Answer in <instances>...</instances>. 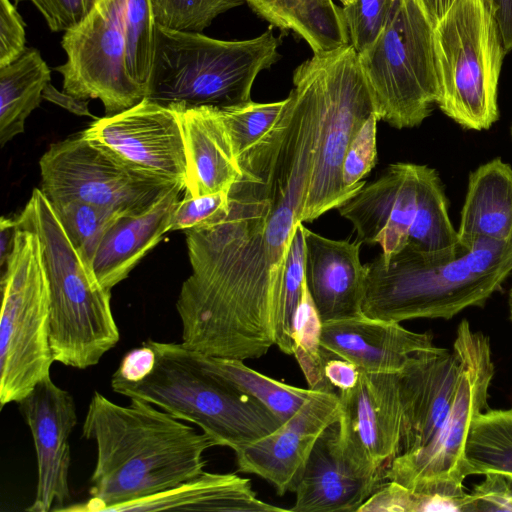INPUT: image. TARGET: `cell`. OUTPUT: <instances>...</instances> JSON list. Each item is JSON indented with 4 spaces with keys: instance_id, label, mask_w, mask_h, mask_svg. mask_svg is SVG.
<instances>
[{
    "instance_id": "obj_1",
    "label": "cell",
    "mask_w": 512,
    "mask_h": 512,
    "mask_svg": "<svg viewBox=\"0 0 512 512\" xmlns=\"http://www.w3.org/2000/svg\"><path fill=\"white\" fill-rule=\"evenodd\" d=\"M282 115L239 156L228 210L184 231L191 274L176 309L182 344L213 357L257 359L275 345L291 243L301 222L319 135L315 70L293 73Z\"/></svg>"
},
{
    "instance_id": "obj_2",
    "label": "cell",
    "mask_w": 512,
    "mask_h": 512,
    "mask_svg": "<svg viewBox=\"0 0 512 512\" xmlns=\"http://www.w3.org/2000/svg\"><path fill=\"white\" fill-rule=\"evenodd\" d=\"M82 436L96 445L90 499L61 511L113 512L122 504L171 489L204 472V453L216 442L157 406H126L95 391Z\"/></svg>"
},
{
    "instance_id": "obj_3",
    "label": "cell",
    "mask_w": 512,
    "mask_h": 512,
    "mask_svg": "<svg viewBox=\"0 0 512 512\" xmlns=\"http://www.w3.org/2000/svg\"><path fill=\"white\" fill-rule=\"evenodd\" d=\"M111 388L197 425L217 446L234 452L282 424L259 401L203 368L182 343L143 342L123 357Z\"/></svg>"
},
{
    "instance_id": "obj_4",
    "label": "cell",
    "mask_w": 512,
    "mask_h": 512,
    "mask_svg": "<svg viewBox=\"0 0 512 512\" xmlns=\"http://www.w3.org/2000/svg\"><path fill=\"white\" fill-rule=\"evenodd\" d=\"M364 315L387 321L449 320L483 306L512 273V239L477 241L453 258L403 249L365 264Z\"/></svg>"
},
{
    "instance_id": "obj_5",
    "label": "cell",
    "mask_w": 512,
    "mask_h": 512,
    "mask_svg": "<svg viewBox=\"0 0 512 512\" xmlns=\"http://www.w3.org/2000/svg\"><path fill=\"white\" fill-rule=\"evenodd\" d=\"M15 219L19 228L35 232L40 240L50 290L54 361L76 369L97 365L120 340L111 291L75 249L41 189L33 190Z\"/></svg>"
},
{
    "instance_id": "obj_6",
    "label": "cell",
    "mask_w": 512,
    "mask_h": 512,
    "mask_svg": "<svg viewBox=\"0 0 512 512\" xmlns=\"http://www.w3.org/2000/svg\"><path fill=\"white\" fill-rule=\"evenodd\" d=\"M273 26L247 40H219L157 25L146 98L161 105L220 109L251 101L258 74L280 59Z\"/></svg>"
},
{
    "instance_id": "obj_7",
    "label": "cell",
    "mask_w": 512,
    "mask_h": 512,
    "mask_svg": "<svg viewBox=\"0 0 512 512\" xmlns=\"http://www.w3.org/2000/svg\"><path fill=\"white\" fill-rule=\"evenodd\" d=\"M437 107L465 130L499 120L498 82L507 54L492 0H456L434 27Z\"/></svg>"
},
{
    "instance_id": "obj_8",
    "label": "cell",
    "mask_w": 512,
    "mask_h": 512,
    "mask_svg": "<svg viewBox=\"0 0 512 512\" xmlns=\"http://www.w3.org/2000/svg\"><path fill=\"white\" fill-rule=\"evenodd\" d=\"M358 56L379 120L404 129L431 115L439 96L434 26L418 0H392L379 36Z\"/></svg>"
},
{
    "instance_id": "obj_9",
    "label": "cell",
    "mask_w": 512,
    "mask_h": 512,
    "mask_svg": "<svg viewBox=\"0 0 512 512\" xmlns=\"http://www.w3.org/2000/svg\"><path fill=\"white\" fill-rule=\"evenodd\" d=\"M0 404L18 403L50 376L51 302L37 234L18 227L13 252L1 270Z\"/></svg>"
},
{
    "instance_id": "obj_10",
    "label": "cell",
    "mask_w": 512,
    "mask_h": 512,
    "mask_svg": "<svg viewBox=\"0 0 512 512\" xmlns=\"http://www.w3.org/2000/svg\"><path fill=\"white\" fill-rule=\"evenodd\" d=\"M461 358V375L454 403L429 443L420 450L394 457L383 469L385 480L453 502L462 512L467 492L464 448L473 418L487 409L495 368L489 338L458 325L453 343Z\"/></svg>"
},
{
    "instance_id": "obj_11",
    "label": "cell",
    "mask_w": 512,
    "mask_h": 512,
    "mask_svg": "<svg viewBox=\"0 0 512 512\" xmlns=\"http://www.w3.org/2000/svg\"><path fill=\"white\" fill-rule=\"evenodd\" d=\"M319 93V135L301 222H312L351 197L344 191L341 168L345 152L375 102L352 44L315 52Z\"/></svg>"
},
{
    "instance_id": "obj_12",
    "label": "cell",
    "mask_w": 512,
    "mask_h": 512,
    "mask_svg": "<svg viewBox=\"0 0 512 512\" xmlns=\"http://www.w3.org/2000/svg\"><path fill=\"white\" fill-rule=\"evenodd\" d=\"M39 166L40 189L50 203L79 200L120 215L147 211L184 187L136 168L82 133L51 144Z\"/></svg>"
},
{
    "instance_id": "obj_13",
    "label": "cell",
    "mask_w": 512,
    "mask_h": 512,
    "mask_svg": "<svg viewBox=\"0 0 512 512\" xmlns=\"http://www.w3.org/2000/svg\"><path fill=\"white\" fill-rule=\"evenodd\" d=\"M127 0H96L86 17L64 33L67 61L56 67L63 91L99 99L107 115L126 110L146 97L129 77L125 62Z\"/></svg>"
},
{
    "instance_id": "obj_14",
    "label": "cell",
    "mask_w": 512,
    "mask_h": 512,
    "mask_svg": "<svg viewBox=\"0 0 512 512\" xmlns=\"http://www.w3.org/2000/svg\"><path fill=\"white\" fill-rule=\"evenodd\" d=\"M82 134L131 165L186 185L187 156L179 108L147 98L96 119Z\"/></svg>"
},
{
    "instance_id": "obj_15",
    "label": "cell",
    "mask_w": 512,
    "mask_h": 512,
    "mask_svg": "<svg viewBox=\"0 0 512 512\" xmlns=\"http://www.w3.org/2000/svg\"><path fill=\"white\" fill-rule=\"evenodd\" d=\"M428 168L408 162L390 164L376 181L337 208L352 223L359 242L381 246L384 258L407 246Z\"/></svg>"
},
{
    "instance_id": "obj_16",
    "label": "cell",
    "mask_w": 512,
    "mask_h": 512,
    "mask_svg": "<svg viewBox=\"0 0 512 512\" xmlns=\"http://www.w3.org/2000/svg\"><path fill=\"white\" fill-rule=\"evenodd\" d=\"M340 415L337 393L313 390L273 432L234 452L238 471L261 477L279 496L294 492L318 438Z\"/></svg>"
},
{
    "instance_id": "obj_17",
    "label": "cell",
    "mask_w": 512,
    "mask_h": 512,
    "mask_svg": "<svg viewBox=\"0 0 512 512\" xmlns=\"http://www.w3.org/2000/svg\"><path fill=\"white\" fill-rule=\"evenodd\" d=\"M17 404L30 429L37 458L35 499L26 510L60 511L70 499L69 437L77 423L74 398L48 376Z\"/></svg>"
},
{
    "instance_id": "obj_18",
    "label": "cell",
    "mask_w": 512,
    "mask_h": 512,
    "mask_svg": "<svg viewBox=\"0 0 512 512\" xmlns=\"http://www.w3.org/2000/svg\"><path fill=\"white\" fill-rule=\"evenodd\" d=\"M399 373L360 370L357 384L338 393L339 434L344 445L358 460L377 470L385 468L400 446Z\"/></svg>"
},
{
    "instance_id": "obj_19",
    "label": "cell",
    "mask_w": 512,
    "mask_h": 512,
    "mask_svg": "<svg viewBox=\"0 0 512 512\" xmlns=\"http://www.w3.org/2000/svg\"><path fill=\"white\" fill-rule=\"evenodd\" d=\"M384 481L383 470L364 464L346 448L337 421L314 445L289 511L358 512Z\"/></svg>"
},
{
    "instance_id": "obj_20",
    "label": "cell",
    "mask_w": 512,
    "mask_h": 512,
    "mask_svg": "<svg viewBox=\"0 0 512 512\" xmlns=\"http://www.w3.org/2000/svg\"><path fill=\"white\" fill-rule=\"evenodd\" d=\"M461 375V358L433 346L417 352L399 373L402 430L396 456L412 454L436 434L454 403ZM395 456V457H396Z\"/></svg>"
},
{
    "instance_id": "obj_21",
    "label": "cell",
    "mask_w": 512,
    "mask_h": 512,
    "mask_svg": "<svg viewBox=\"0 0 512 512\" xmlns=\"http://www.w3.org/2000/svg\"><path fill=\"white\" fill-rule=\"evenodd\" d=\"M305 281L322 322L363 314L366 266L361 242L333 240L302 225Z\"/></svg>"
},
{
    "instance_id": "obj_22",
    "label": "cell",
    "mask_w": 512,
    "mask_h": 512,
    "mask_svg": "<svg viewBox=\"0 0 512 512\" xmlns=\"http://www.w3.org/2000/svg\"><path fill=\"white\" fill-rule=\"evenodd\" d=\"M433 346L430 332L364 314L322 323V349L364 371L399 373L417 352Z\"/></svg>"
},
{
    "instance_id": "obj_23",
    "label": "cell",
    "mask_w": 512,
    "mask_h": 512,
    "mask_svg": "<svg viewBox=\"0 0 512 512\" xmlns=\"http://www.w3.org/2000/svg\"><path fill=\"white\" fill-rule=\"evenodd\" d=\"M176 106L186 146L185 194L201 196L229 192L241 169L220 108Z\"/></svg>"
},
{
    "instance_id": "obj_24",
    "label": "cell",
    "mask_w": 512,
    "mask_h": 512,
    "mask_svg": "<svg viewBox=\"0 0 512 512\" xmlns=\"http://www.w3.org/2000/svg\"><path fill=\"white\" fill-rule=\"evenodd\" d=\"M184 187L178 185L147 211L118 216L104 232L91 261L107 290L124 280L138 262L170 231L173 209Z\"/></svg>"
},
{
    "instance_id": "obj_25",
    "label": "cell",
    "mask_w": 512,
    "mask_h": 512,
    "mask_svg": "<svg viewBox=\"0 0 512 512\" xmlns=\"http://www.w3.org/2000/svg\"><path fill=\"white\" fill-rule=\"evenodd\" d=\"M457 238L467 250L480 240L512 239V167L500 157L469 174Z\"/></svg>"
},
{
    "instance_id": "obj_26",
    "label": "cell",
    "mask_w": 512,
    "mask_h": 512,
    "mask_svg": "<svg viewBox=\"0 0 512 512\" xmlns=\"http://www.w3.org/2000/svg\"><path fill=\"white\" fill-rule=\"evenodd\" d=\"M217 511L277 512V507L259 499L251 482L233 473L203 472L197 477L154 495L117 506L124 511Z\"/></svg>"
},
{
    "instance_id": "obj_27",
    "label": "cell",
    "mask_w": 512,
    "mask_h": 512,
    "mask_svg": "<svg viewBox=\"0 0 512 512\" xmlns=\"http://www.w3.org/2000/svg\"><path fill=\"white\" fill-rule=\"evenodd\" d=\"M282 32L292 31L313 53L351 44L342 8L333 0H245Z\"/></svg>"
},
{
    "instance_id": "obj_28",
    "label": "cell",
    "mask_w": 512,
    "mask_h": 512,
    "mask_svg": "<svg viewBox=\"0 0 512 512\" xmlns=\"http://www.w3.org/2000/svg\"><path fill=\"white\" fill-rule=\"evenodd\" d=\"M48 65L35 49L0 67V145L25 130V121L41 103L50 83Z\"/></svg>"
},
{
    "instance_id": "obj_29",
    "label": "cell",
    "mask_w": 512,
    "mask_h": 512,
    "mask_svg": "<svg viewBox=\"0 0 512 512\" xmlns=\"http://www.w3.org/2000/svg\"><path fill=\"white\" fill-rule=\"evenodd\" d=\"M194 353L203 368L259 401L282 423L294 415L313 392L310 388L292 386L259 373L243 360Z\"/></svg>"
},
{
    "instance_id": "obj_30",
    "label": "cell",
    "mask_w": 512,
    "mask_h": 512,
    "mask_svg": "<svg viewBox=\"0 0 512 512\" xmlns=\"http://www.w3.org/2000/svg\"><path fill=\"white\" fill-rule=\"evenodd\" d=\"M464 460L467 477L489 472L512 475V408L488 409L473 418Z\"/></svg>"
},
{
    "instance_id": "obj_31",
    "label": "cell",
    "mask_w": 512,
    "mask_h": 512,
    "mask_svg": "<svg viewBox=\"0 0 512 512\" xmlns=\"http://www.w3.org/2000/svg\"><path fill=\"white\" fill-rule=\"evenodd\" d=\"M322 323L304 278L293 323V355L310 389L336 393L324 378V358L321 347Z\"/></svg>"
},
{
    "instance_id": "obj_32",
    "label": "cell",
    "mask_w": 512,
    "mask_h": 512,
    "mask_svg": "<svg viewBox=\"0 0 512 512\" xmlns=\"http://www.w3.org/2000/svg\"><path fill=\"white\" fill-rule=\"evenodd\" d=\"M125 14L126 70L147 94L157 27L152 1L127 0Z\"/></svg>"
},
{
    "instance_id": "obj_33",
    "label": "cell",
    "mask_w": 512,
    "mask_h": 512,
    "mask_svg": "<svg viewBox=\"0 0 512 512\" xmlns=\"http://www.w3.org/2000/svg\"><path fill=\"white\" fill-rule=\"evenodd\" d=\"M51 205L67 237L91 266L93 255L104 232L120 214L79 200Z\"/></svg>"
},
{
    "instance_id": "obj_34",
    "label": "cell",
    "mask_w": 512,
    "mask_h": 512,
    "mask_svg": "<svg viewBox=\"0 0 512 512\" xmlns=\"http://www.w3.org/2000/svg\"><path fill=\"white\" fill-rule=\"evenodd\" d=\"M286 102V98L271 103L251 100L238 106L220 109L238 158L274 127Z\"/></svg>"
},
{
    "instance_id": "obj_35",
    "label": "cell",
    "mask_w": 512,
    "mask_h": 512,
    "mask_svg": "<svg viewBox=\"0 0 512 512\" xmlns=\"http://www.w3.org/2000/svg\"><path fill=\"white\" fill-rule=\"evenodd\" d=\"M157 25L178 31L202 32L220 14L245 0H151Z\"/></svg>"
},
{
    "instance_id": "obj_36",
    "label": "cell",
    "mask_w": 512,
    "mask_h": 512,
    "mask_svg": "<svg viewBox=\"0 0 512 512\" xmlns=\"http://www.w3.org/2000/svg\"><path fill=\"white\" fill-rule=\"evenodd\" d=\"M300 223L295 231L286 265L283 304L275 332V346L287 355H293V323L305 278V253Z\"/></svg>"
},
{
    "instance_id": "obj_37",
    "label": "cell",
    "mask_w": 512,
    "mask_h": 512,
    "mask_svg": "<svg viewBox=\"0 0 512 512\" xmlns=\"http://www.w3.org/2000/svg\"><path fill=\"white\" fill-rule=\"evenodd\" d=\"M379 118L372 113L352 138L343 158L341 182L344 191L353 197L366 185L363 178L377 160L376 133Z\"/></svg>"
},
{
    "instance_id": "obj_38",
    "label": "cell",
    "mask_w": 512,
    "mask_h": 512,
    "mask_svg": "<svg viewBox=\"0 0 512 512\" xmlns=\"http://www.w3.org/2000/svg\"><path fill=\"white\" fill-rule=\"evenodd\" d=\"M392 0H351L342 14L350 42L360 53L377 39L388 17Z\"/></svg>"
},
{
    "instance_id": "obj_39",
    "label": "cell",
    "mask_w": 512,
    "mask_h": 512,
    "mask_svg": "<svg viewBox=\"0 0 512 512\" xmlns=\"http://www.w3.org/2000/svg\"><path fill=\"white\" fill-rule=\"evenodd\" d=\"M228 193L222 191L201 196L184 194V198L173 209L170 231L199 227L226 212L229 206Z\"/></svg>"
},
{
    "instance_id": "obj_40",
    "label": "cell",
    "mask_w": 512,
    "mask_h": 512,
    "mask_svg": "<svg viewBox=\"0 0 512 512\" xmlns=\"http://www.w3.org/2000/svg\"><path fill=\"white\" fill-rule=\"evenodd\" d=\"M467 493L462 512H512V475L489 472Z\"/></svg>"
},
{
    "instance_id": "obj_41",
    "label": "cell",
    "mask_w": 512,
    "mask_h": 512,
    "mask_svg": "<svg viewBox=\"0 0 512 512\" xmlns=\"http://www.w3.org/2000/svg\"><path fill=\"white\" fill-rule=\"evenodd\" d=\"M30 1L40 11L53 32L76 27L89 13L96 0H14Z\"/></svg>"
},
{
    "instance_id": "obj_42",
    "label": "cell",
    "mask_w": 512,
    "mask_h": 512,
    "mask_svg": "<svg viewBox=\"0 0 512 512\" xmlns=\"http://www.w3.org/2000/svg\"><path fill=\"white\" fill-rule=\"evenodd\" d=\"M25 51L24 23L10 0H0V67L11 64Z\"/></svg>"
},
{
    "instance_id": "obj_43",
    "label": "cell",
    "mask_w": 512,
    "mask_h": 512,
    "mask_svg": "<svg viewBox=\"0 0 512 512\" xmlns=\"http://www.w3.org/2000/svg\"><path fill=\"white\" fill-rule=\"evenodd\" d=\"M323 358L324 378L334 392L350 390L357 384L360 369L355 364L324 349Z\"/></svg>"
},
{
    "instance_id": "obj_44",
    "label": "cell",
    "mask_w": 512,
    "mask_h": 512,
    "mask_svg": "<svg viewBox=\"0 0 512 512\" xmlns=\"http://www.w3.org/2000/svg\"><path fill=\"white\" fill-rule=\"evenodd\" d=\"M43 98L67 109L68 111L80 115V116H91L88 109V101L70 95L66 92H60L56 90L50 83L47 85L43 92Z\"/></svg>"
},
{
    "instance_id": "obj_45",
    "label": "cell",
    "mask_w": 512,
    "mask_h": 512,
    "mask_svg": "<svg viewBox=\"0 0 512 512\" xmlns=\"http://www.w3.org/2000/svg\"><path fill=\"white\" fill-rule=\"evenodd\" d=\"M506 53L512 50V0H492Z\"/></svg>"
},
{
    "instance_id": "obj_46",
    "label": "cell",
    "mask_w": 512,
    "mask_h": 512,
    "mask_svg": "<svg viewBox=\"0 0 512 512\" xmlns=\"http://www.w3.org/2000/svg\"><path fill=\"white\" fill-rule=\"evenodd\" d=\"M18 230L15 218L2 216L0 220V267L1 270L8 262L15 245Z\"/></svg>"
},
{
    "instance_id": "obj_47",
    "label": "cell",
    "mask_w": 512,
    "mask_h": 512,
    "mask_svg": "<svg viewBox=\"0 0 512 512\" xmlns=\"http://www.w3.org/2000/svg\"><path fill=\"white\" fill-rule=\"evenodd\" d=\"M424 13L435 27L447 14L456 0H418Z\"/></svg>"
},
{
    "instance_id": "obj_48",
    "label": "cell",
    "mask_w": 512,
    "mask_h": 512,
    "mask_svg": "<svg viewBox=\"0 0 512 512\" xmlns=\"http://www.w3.org/2000/svg\"><path fill=\"white\" fill-rule=\"evenodd\" d=\"M508 306H509L510 318L512 320V286L508 293Z\"/></svg>"
},
{
    "instance_id": "obj_49",
    "label": "cell",
    "mask_w": 512,
    "mask_h": 512,
    "mask_svg": "<svg viewBox=\"0 0 512 512\" xmlns=\"http://www.w3.org/2000/svg\"><path fill=\"white\" fill-rule=\"evenodd\" d=\"M343 5H346L351 2V0H339Z\"/></svg>"
},
{
    "instance_id": "obj_50",
    "label": "cell",
    "mask_w": 512,
    "mask_h": 512,
    "mask_svg": "<svg viewBox=\"0 0 512 512\" xmlns=\"http://www.w3.org/2000/svg\"><path fill=\"white\" fill-rule=\"evenodd\" d=\"M510 136H511V140H512V124H511V127H510Z\"/></svg>"
}]
</instances>
